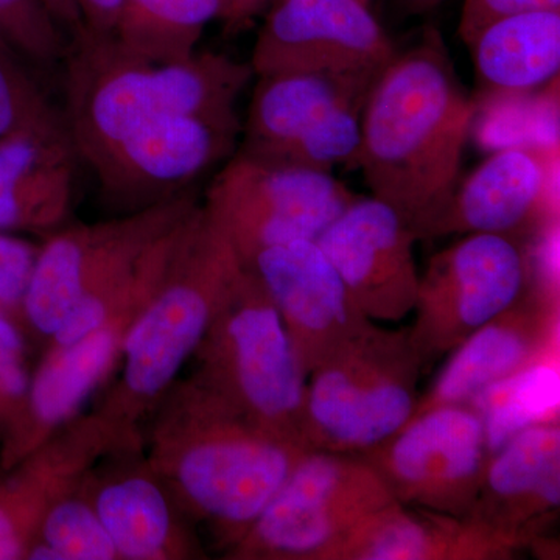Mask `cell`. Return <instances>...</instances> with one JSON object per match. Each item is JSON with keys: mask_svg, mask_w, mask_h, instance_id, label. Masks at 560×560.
<instances>
[{"mask_svg": "<svg viewBox=\"0 0 560 560\" xmlns=\"http://www.w3.org/2000/svg\"><path fill=\"white\" fill-rule=\"evenodd\" d=\"M480 101L464 90L436 27L394 54L361 110L355 167L420 237L459 183Z\"/></svg>", "mask_w": 560, "mask_h": 560, "instance_id": "cell-1", "label": "cell"}, {"mask_svg": "<svg viewBox=\"0 0 560 560\" xmlns=\"http://www.w3.org/2000/svg\"><path fill=\"white\" fill-rule=\"evenodd\" d=\"M147 422L142 448L151 469L224 551L307 452L260 429L191 375L173 383Z\"/></svg>", "mask_w": 560, "mask_h": 560, "instance_id": "cell-2", "label": "cell"}, {"mask_svg": "<svg viewBox=\"0 0 560 560\" xmlns=\"http://www.w3.org/2000/svg\"><path fill=\"white\" fill-rule=\"evenodd\" d=\"M243 264L200 206L153 296L132 320L116 381L95 408L121 451L142 448V425L194 357Z\"/></svg>", "mask_w": 560, "mask_h": 560, "instance_id": "cell-3", "label": "cell"}, {"mask_svg": "<svg viewBox=\"0 0 560 560\" xmlns=\"http://www.w3.org/2000/svg\"><path fill=\"white\" fill-rule=\"evenodd\" d=\"M68 55V130L88 164L121 140L165 117L237 113L254 72L226 55L178 62L128 57L110 38L73 36Z\"/></svg>", "mask_w": 560, "mask_h": 560, "instance_id": "cell-4", "label": "cell"}, {"mask_svg": "<svg viewBox=\"0 0 560 560\" xmlns=\"http://www.w3.org/2000/svg\"><path fill=\"white\" fill-rule=\"evenodd\" d=\"M191 377L260 429L302 441L307 377L275 304L243 265L205 338Z\"/></svg>", "mask_w": 560, "mask_h": 560, "instance_id": "cell-5", "label": "cell"}, {"mask_svg": "<svg viewBox=\"0 0 560 560\" xmlns=\"http://www.w3.org/2000/svg\"><path fill=\"white\" fill-rule=\"evenodd\" d=\"M422 372L408 329L371 320L308 374L305 447L355 455L388 440L415 415Z\"/></svg>", "mask_w": 560, "mask_h": 560, "instance_id": "cell-6", "label": "cell"}, {"mask_svg": "<svg viewBox=\"0 0 560 560\" xmlns=\"http://www.w3.org/2000/svg\"><path fill=\"white\" fill-rule=\"evenodd\" d=\"M396 503L359 455L307 451L224 558L337 560L364 522Z\"/></svg>", "mask_w": 560, "mask_h": 560, "instance_id": "cell-7", "label": "cell"}, {"mask_svg": "<svg viewBox=\"0 0 560 560\" xmlns=\"http://www.w3.org/2000/svg\"><path fill=\"white\" fill-rule=\"evenodd\" d=\"M533 241L467 234L431 257L408 327L423 372L534 287Z\"/></svg>", "mask_w": 560, "mask_h": 560, "instance_id": "cell-8", "label": "cell"}, {"mask_svg": "<svg viewBox=\"0 0 560 560\" xmlns=\"http://www.w3.org/2000/svg\"><path fill=\"white\" fill-rule=\"evenodd\" d=\"M357 197L331 173L241 150L217 173L201 206L243 264L270 246L316 241Z\"/></svg>", "mask_w": 560, "mask_h": 560, "instance_id": "cell-9", "label": "cell"}, {"mask_svg": "<svg viewBox=\"0 0 560 560\" xmlns=\"http://www.w3.org/2000/svg\"><path fill=\"white\" fill-rule=\"evenodd\" d=\"M198 206L184 191L117 219L51 232L38 248L21 302L28 329L49 340L80 301L124 275Z\"/></svg>", "mask_w": 560, "mask_h": 560, "instance_id": "cell-10", "label": "cell"}, {"mask_svg": "<svg viewBox=\"0 0 560 560\" xmlns=\"http://www.w3.org/2000/svg\"><path fill=\"white\" fill-rule=\"evenodd\" d=\"M404 506L469 517L490 458L485 423L469 405L412 418L397 433L355 453Z\"/></svg>", "mask_w": 560, "mask_h": 560, "instance_id": "cell-11", "label": "cell"}, {"mask_svg": "<svg viewBox=\"0 0 560 560\" xmlns=\"http://www.w3.org/2000/svg\"><path fill=\"white\" fill-rule=\"evenodd\" d=\"M241 132L237 113L165 117L90 165L105 197L132 212L184 194L202 173L231 156Z\"/></svg>", "mask_w": 560, "mask_h": 560, "instance_id": "cell-12", "label": "cell"}, {"mask_svg": "<svg viewBox=\"0 0 560 560\" xmlns=\"http://www.w3.org/2000/svg\"><path fill=\"white\" fill-rule=\"evenodd\" d=\"M397 49L361 0H278L261 25L254 75L378 70Z\"/></svg>", "mask_w": 560, "mask_h": 560, "instance_id": "cell-13", "label": "cell"}, {"mask_svg": "<svg viewBox=\"0 0 560 560\" xmlns=\"http://www.w3.org/2000/svg\"><path fill=\"white\" fill-rule=\"evenodd\" d=\"M416 242L410 224L372 195H359L316 238L364 316L388 323L415 311Z\"/></svg>", "mask_w": 560, "mask_h": 560, "instance_id": "cell-14", "label": "cell"}, {"mask_svg": "<svg viewBox=\"0 0 560 560\" xmlns=\"http://www.w3.org/2000/svg\"><path fill=\"white\" fill-rule=\"evenodd\" d=\"M243 265L270 296L307 375L371 323L316 241L270 246Z\"/></svg>", "mask_w": 560, "mask_h": 560, "instance_id": "cell-15", "label": "cell"}, {"mask_svg": "<svg viewBox=\"0 0 560 560\" xmlns=\"http://www.w3.org/2000/svg\"><path fill=\"white\" fill-rule=\"evenodd\" d=\"M142 308H125L69 345L47 346L20 412L2 434L3 469H13L79 418L92 394L119 368L125 335Z\"/></svg>", "mask_w": 560, "mask_h": 560, "instance_id": "cell-16", "label": "cell"}, {"mask_svg": "<svg viewBox=\"0 0 560 560\" xmlns=\"http://www.w3.org/2000/svg\"><path fill=\"white\" fill-rule=\"evenodd\" d=\"M119 560L201 559L200 541L143 448L110 452L81 482Z\"/></svg>", "mask_w": 560, "mask_h": 560, "instance_id": "cell-17", "label": "cell"}, {"mask_svg": "<svg viewBox=\"0 0 560 560\" xmlns=\"http://www.w3.org/2000/svg\"><path fill=\"white\" fill-rule=\"evenodd\" d=\"M551 161L539 147H511L490 154L427 224L419 241L447 235L495 234L533 241L555 224Z\"/></svg>", "mask_w": 560, "mask_h": 560, "instance_id": "cell-18", "label": "cell"}, {"mask_svg": "<svg viewBox=\"0 0 560 560\" xmlns=\"http://www.w3.org/2000/svg\"><path fill=\"white\" fill-rule=\"evenodd\" d=\"M559 301L530 287L448 353L436 381L419 396L412 418L466 404L492 383L559 350Z\"/></svg>", "mask_w": 560, "mask_h": 560, "instance_id": "cell-19", "label": "cell"}, {"mask_svg": "<svg viewBox=\"0 0 560 560\" xmlns=\"http://www.w3.org/2000/svg\"><path fill=\"white\" fill-rule=\"evenodd\" d=\"M121 451L98 416L80 415L0 481V560L25 559L55 501L79 488L98 460Z\"/></svg>", "mask_w": 560, "mask_h": 560, "instance_id": "cell-20", "label": "cell"}, {"mask_svg": "<svg viewBox=\"0 0 560 560\" xmlns=\"http://www.w3.org/2000/svg\"><path fill=\"white\" fill-rule=\"evenodd\" d=\"M559 504L560 423L552 419L522 430L490 456L469 517L545 552Z\"/></svg>", "mask_w": 560, "mask_h": 560, "instance_id": "cell-21", "label": "cell"}, {"mask_svg": "<svg viewBox=\"0 0 560 560\" xmlns=\"http://www.w3.org/2000/svg\"><path fill=\"white\" fill-rule=\"evenodd\" d=\"M528 545L470 517L390 504L364 522L337 560H510Z\"/></svg>", "mask_w": 560, "mask_h": 560, "instance_id": "cell-22", "label": "cell"}, {"mask_svg": "<svg viewBox=\"0 0 560 560\" xmlns=\"http://www.w3.org/2000/svg\"><path fill=\"white\" fill-rule=\"evenodd\" d=\"M77 158L68 127L0 139V232L60 230L72 208Z\"/></svg>", "mask_w": 560, "mask_h": 560, "instance_id": "cell-23", "label": "cell"}, {"mask_svg": "<svg viewBox=\"0 0 560 560\" xmlns=\"http://www.w3.org/2000/svg\"><path fill=\"white\" fill-rule=\"evenodd\" d=\"M378 70H311L257 77L242 151L254 156H276L324 114L364 102Z\"/></svg>", "mask_w": 560, "mask_h": 560, "instance_id": "cell-24", "label": "cell"}, {"mask_svg": "<svg viewBox=\"0 0 560 560\" xmlns=\"http://www.w3.org/2000/svg\"><path fill=\"white\" fill-rule=\"evenodd\" d=\"M467 46L482 97L539 90L559 75L560 10L503 18L486 25Z\"/></svg>", "mask_w": 560, "mask_h": 560, "instance_id": "cell-25", "label": "cell"}, {"mask_svg": "<svg viewBox=\"0 0 560 560\" xmlns=\"http://www.w3.org/2000/svg\"><path fill=\"white\" fill-rule=\"evenodd\" d=\"M220 18V0H124L110 39L136 60L178 62L197 54L206 27Z\"/></svg>", "mask_w": 560, "mask_h": 560, "instance_id": "cell-26", "label": "cell"}, {"mask_svg": "<svg viewBox=\"0 0 560 560\" xmlns=\"http://www.w3.org/2000/svg\"><path fill=\"white\" fill-rule=\"evenodd\" d=\"M466 405L481 416L489 456L522 430L559 419V350L510 377L492 383L475 394Z\"/></svg>", "mask_w": 560, "mask_h": 560, "instance_id": "cell-27", "label": "cell"}, {"mask_svg": "<svg viewBox=\"0 0 560 560\" xmlns=\"http://www.w3.org/2000/svg\"><path fill=\"white\" fill-rule=\"evenodd\" d=\"M25 560H119V556L80 485L51 504Z\"/></svg>", "mask_w": 560, "mask_h": 560, "instance_id": "cell-28", "label": "cell"}, {"mask_svg": "<svg viewBox=\"0 0 560 560\" xmlns=\"http://www.w3.org/2000/svg\"><path fill=\"white\" fill-rule=\"evenodd\" d=\"M364 102L346 103L324 114L270 161L327 173L338 164L355 165Z\"/></svg>", "mask_w": 560, "mask_h": 560, "instance_id": "cell-29", "label": "cell"}, {"mask_svg": "<svg viewBox=\"0 0 560 560\" xmlns=\"http://www.w3.org/2000/svg\"><path fill=\"white\" fill-rule=\"evenodd\" d=\"M61 127L68 125L62 124L38 88L0 55V139Z\"/></svg>", "mask_w": 560, "mask_h": 560, "instance_id": "cell-30", "label": "cell"}, {"mask_svg": "<svg viewBox=\"0 0 560 560\" xmlns=\"http://www.w3.org/2000/svg\"><path fill=\"white\" fill-rule=\"evenodd\" d=\"M38 248L0 232V307L20 313Z\"/></svg>", "mask_w": 560, "mask_h": 560, "instance_id": "cell-31", "label": "cell"}, {"mask_svg": "<svg viewBox=\"0 0 560 560\" xmlns=\"http://www.w3.org/2000/svg\"><path fill=\"white\" fill-rule=\"evenodd\" d=\"M560 10V0H464L458 35L469 44L492 22L530 11Z\"/></svg>", "mask_w": 560, "mask_h": 560, "instance_id": "cell-32", "label": "cell"}, {"mask_svg": "<svg viewBox=\"0 0 560 560\" xmlns=\"http://www.w3.org/2000/svg\"><path fill=\"white\" fill-rule=\"evenodd\" d=\"M77 3L83 25L80 33L92 38L113 36L124 0H77Z\"/></svg>", "mask_w": 560, "mask_h": 560, "instance_id": "cell-33", "label": "cell"}, {"mask_svg": "<svg viewBox=\"0 0 560 560\" xmlns=\"http://www.w3.org/2000/svg\"><path fill=\"white\" fill-rule=\"evenodd\" d=\"M11 315L13 313L0 307V370L27 363L24 334Z\"/></svg>", "mask_w": 560, "mask_h": 560, "instance_id": "cell-34", "label": "cell"}, {"mask_svg": "<svg viewBox=\"0 0 560 560\" xmlns=\"http://www.w3.org/2000/svg\"><path fill=\"white\" fill-rule=\"evenodd\" d=\"M221 18L226 32H241L267 5L268 0H220Z\"/></svg>", "mask_w": 560, "mask_h": 560, "instance_id": "cell-35", "label": "cell"}, {"mask_svg": "<svg viewBox=\"0 0 560 560\" xmlns=\"http://www.w3.org/2000/svg\"><path fill=\"white\" fill-rule=\"evenodd\" d=\"M44 5L50 11L54 20L58 22L61 31L68 28L70 35H79L83 25H81V16L79 3L77 0H43Z\"/></svg>", "mask_w": 560, "mask_h": 560, "instance_id": "cell-36", "label": "cell"}, {"mask_svg": "<svg viewBox=\"0 0 560 560\" xmlns=\"http://www.w3.org/2000/svg\"><path fill=\"white\" fill-rule=\"evenodd\" d=\"M444 2H447V0H396L400 10L407 14L429 13V11L438 9Z\"/></svg>", "mask_w": 560, "mask_h": 560, "instance_id": "cell-37", "label": "cell"}, {"mask_svg": "<svg viewBox=\"0 0 560 560\" xmlns=\"http://www.w3.org/2000/svg\"><path fill=\"white\" fill-rule=\"evenodd\" d=\"M361 2L366 3V5H370L371 0H361Z\"/></svg>", "mask_w": 560, "mask_h": 560, "instance_id": "cell-38", "label": "cell"}]
</instances>
